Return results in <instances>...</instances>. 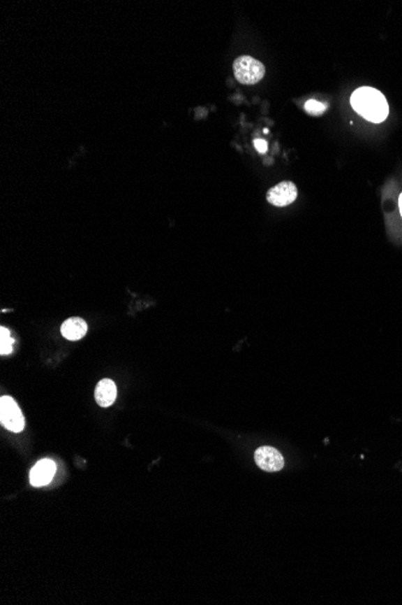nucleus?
<instances>
[{"label":"nucleus","instance_id":"obj_10","mask_svg":"<svg viewBox=\"0 0 402 605\" xmlns=\"http://www.w3.org/2000/svg\"><path fill=\"white\" fill-rule=\"evenodd\" d=\"M327 109H328V104L320 102V101H315V99H310L305 104V111H306L307 114H310L312 116L323 115Z\"/></svg>","mask_w":402,"mask_h":605},{"label":"nucleus","instance_id":"obj_8","mask_svg":"<svg viewBox=\"0 0 402 605\" xmlns=\"http://www.w3.org/2000/svg\"><path fill=\"white\" fill-rule=\"evenodd\" d=\"M61 332L66 340H81L87 334V322L79 317L68 319L61 324Z\"/></svg>","mask_w":402,"mask_h":605},{"label":"nucleus","instance_id":"obj_3","mask_svg":"<svg viewBox=\"0 0 402 605\" xmlns=\"http://www.w3.org/2000/svg\"><path fill=\"white\" fill-rule=\"evenodd\" d=\"M0 423L13 433H21L24 429V417L22 411L11 397L0 399Z\"/></svg>","mask_w":402,"mask_h":605},{"label":"nucleus","instance_id":"obj_2","mask_svg":"<svg viewBox=\"0 0 402 605\" xmlns=\"http://www.w3.org/2000/svg\"><path fill=\"white\" fill-rule=\"evenodd\" d=\"M234 76L240 84L254 85L265 76V66L258 59L251 56H240L232 64Z\"/></svg>","mask_w":402,"mask_h":605},{"label":"nucleus","instance_id":"obj_5","mask_svg":"<svg viewBox=\"0 0 402 605\" xmlns=\"http://www.w3.org/2000/svg\"><path fill=\"white\" fill-rule=\"evenodd\" d=\"M254 460H255L258 468L262 469L264 471H267V473L280 471L284 467L283 455H281L280 452L274 447H260L254 453Z\"/></svg>","mask_w":402,"mask_h":605},{"label":"nucleus","instance_id":"obj_1","mask_svg":"<svg viewBox=\"0 0 402 605\" xmlns=\"http://www.w3.org/2000/svg\"><path fill=\"white\" fill-rule=\"evenodd\" d=\"M350 104L359 115L375 124L383 122L389 115V106L383 93L373 87H360L355 90Z\"/></svg>","mask_w":402,"mask_h":605},{"label":"nucleus","instance_id":"obj_6","mask_svg":"<svg viewBox=\"0 0 402 605\" xmlns=\"http://www.w3.org/2000/svg\"><path fill=\"white\" fill-rule=\"evenodd\" d=\"M57 471L56 463L51 460H41L33 467L31 471V486L43 487L52 481Z\"/></svg>","mask_w":402,"mask_h":605},{"label":"nucleus","instance_id":"obj_9","mask_svg":"<svg viewBox=\"0 0 402 605\" xmlns=\"http://www.w3.org/2000/svg\"><path fill=\"white\" fill-rule=\"evenodd\" d=\"M0 341H1L0 354L1 355H6V354L11 353L13 352V340L11 335H10L9 330L6 327H0Z\"/></svg>","mask_w":402,"mask_h":605},{"label":"nucleus","instance_id":"obj_7","mask_svg":"<svg viewBox=\"0 0 402 605\" xmlns=\"http://www.w3.org/2000/svg\"><path fill=\"white\" fill-rule=\"evenodd\" d=\"M117 398V387L114 380L109 378L101 380L96 388V401L99 406L110 407L114 405Z\"/></svg>","mask_w":402,"mask_h":605},{"label":"nucleus","instance_id":"obj_11","mask_svg":"<svg viewBox=\"0 0 402 605\" xmlns=\"http://www.w3.org/2000/svg\"><path fill=\"white\" fill-rule=\"evenodd\" d=\"M253 144L254 148L258 150L259 154H265V152H267L269 145H267V142H265L264 139H260V138L254 139Z\"/></svg>","mask_w":402,"mask_h":605},{"label":"nucleus","instance_id":"obj_4","mask_svg":"<svg viewBox=\"0 0 402 605\" xmlns=\"http://www.w3.org/2000/svg\"><path fill=\"white\" fill-rule=\"evenodd\" d=\"M297 197V185L292 181H282L267 191V199L275 207H287Z\"/></svg>","mask_w":402,"mask_h":605},{"label":"nucleus","instance_id":"obj_12","mask_svg":"<svg viewBox=\"0 0 402 605\" xmlns=\"http://www.w3.org/2000/svg\"><path fill=\"white\" fill-rule=\"evenodd\" d=\"M399 207H400V213H401L402 217V194H400V199H399Z\"/></svg>","mask_w":402,"mask_h":605}]
</instances>
